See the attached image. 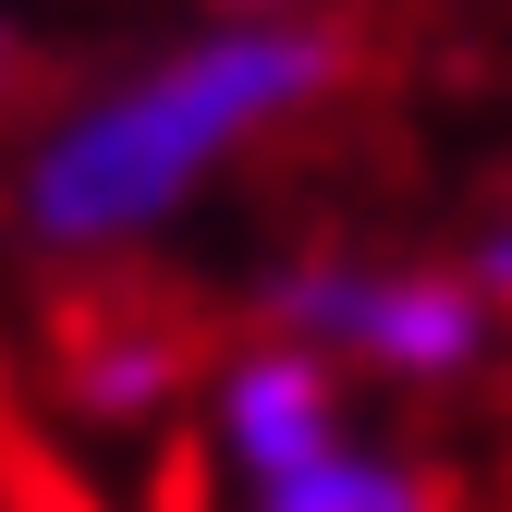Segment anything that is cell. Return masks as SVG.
I'll list each match as a JSON object with an SVG mask.
<instances>
[{
    "label": "cell",
    "mask_w": 512,
    "mask_h": 512,
    "mask_svg": "<svg viewBox=\"0 0 512 512\" xmlns=\"http://www.w3.org/2000/svg\"><path fill=\"white\" fill-rule=\"evenodd\" d=\"M342 61L354 49L330 13H196L171 49L98 74L25 135L13 232L37 256H122V244L171 232L244 147L293 135L342 86Z\"/></svg>",
    "instance_id": "1"
},
{
    "label": "cell",
    "mask_w": 512,
    "mask_h": 512,
    "mask_svg": "<svg viewBox=\"0 0 512 512\" xmlns=\"http://www.w3.org/2000/svg\"><path fill=\"white\" fill-rule=\"evenodd\" d=\"M269 330L391 366V378H464L488 354V293L464 269H366V256H293L269 281Z\"/></svg>",
    "instance_id": "2"
},
{
    "label": "cell",
    "mask_w": 512,
    "mask_h": 512,
    "mask_svg": "<svg viewBox=\"0 0 512 512\" xmlns=\"http://www.w3.org/2000/svg\"><path fill=\"white\" fill-rule=\"evenodd\" d=\"M330 439H342V366L317 354V342L269 330V342H244L220 366V452L244 476H281L305 452H330Z\"/></svg>",
    "instance_id": "3"
},
{
    "label": "cell",
    "mask_w": 512,
    "mask_h": 512,
    "mask_svg": "<svg viewBox=\"0 0 512 512\" xmlns=\"http://www.w3.org/2000/svg\"><path fill=\"white\" fill-rule=\"evenodd\" d=\"M183 391V342L159 330V317H98V330L74 342V403L98 415V427H135V415H159Z\"/></svg>",
    "instance_id": "4"
},
{
    "label": "cell",
    "mask_w": 512,
    "mask_h": 512,
    "mask_svg": "<svg viewBox=\"0 0 512 512\" xmlns=\"http://www.w3.org/2000/svg\"><path fill=\"white\" fill-rule=\"evenodd\" d=\"M256 512H439V500H427L415 464L330 439V452H305V464H281V476H256Z\"/></svg>",
    "instance_id": "5"
},
{
    "label": "cell",
    "mask_w": 512,
    "mask_h": 512,
    "mask_svg": "<svg viewBox=\"0 0 512 512\" xmlns=\"http://www.w3.org/2000/svg\"><path fill=\"white\" fill-rule=\"evenodd\" d=\"M464 281L488 293V317H512V208H500V220H488V232L464 244Z\"/></svg>",
    "instance_id": "6"
},
{
    "label": "cell",
    "mask_w": 512,
    "mask_h": 512,
    "mask_svg": "<svg viewBox=\"0 0 512 512\" xmlns=\"http://www.w3.org/2000/svg\"><path fill=\"white\" fill-rule=\"evenodd\" d=\"M13 98H25V37L0 25V110H13Z\"/></svg>",
    "instance_id": "7"
},
{
    "label": "cell",
    "mask_w": 512,
    "mask_h": 512,
    "mask_svg": "<svg viewBox=\"0 0 512 512\" xmlns=\"http://www.w3.org/2000/svg\"><path fill=\"white\" fill-rule=\"evenodd\" d=\"M196 13H317V0H196Z\"/></svg>",
    "instance_id": "8"
},
{
    "label": "cell",
    "mask_w": 512,
    "mask_h": 512,
    "mask_svg": "<svg viewBox=\"0 0 512 512\" xmlns=\"http://www.w3.org/2000/svg\"><path fill=\"white\" fill-rule=\"evenodd\" d=\"M37 500H49V512H98V500H74V488H37Z\"/></svg>",
    "instance_id": "9"
}]
</instances>
